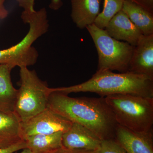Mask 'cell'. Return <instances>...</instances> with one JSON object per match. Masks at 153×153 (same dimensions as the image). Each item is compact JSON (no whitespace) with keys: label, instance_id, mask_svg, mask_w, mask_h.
Listing matches in <instances>:
<instances>
[{"label":"cell","instance_id":"cell-21","mask_svg":"<svg viewBox=\"0 0 153 153\" xmlns=\"http://www.w3.org/2000/svg\"><path fill=\"white\" fill-rule=\"evenodd\" d=\"M153 13V0H131Z\"/></svg>","mask_w":153,"mask_h":153},{"label":"cell","instance_id":"cell-7","mask_svg":"<svg viewBox=\"0 0 153 153\" xmlns=\"http://www.w3.org/2000/svg\"><path fill=\"white\" fill-rule=\"evenodd\" d=\"M72 123L47 107L26 121L20 122L22 137L38 134H49L67 131Z\"/></svg>","mask_w":153,"mask_h":153},{"label":"cell","instance_id":"cell-4","mask_svg":"<svg viewBox=\"0 0 153 153\" xmlns=\"http://www.w3.org/2000/svg\"><path fill=\"white\" fill-rule=\"evenodd\" d=\"M105 98L118 124L134 131L152 129L153 97L114 94Z\"/></svg>","mask_w":153,"mask_h":153},{"label":"cell","instance_id":"cell-11","mask_svg":"<svg viewBox=\"0 0 153 153\" xmlns=\"http://www.w3.org/2000/svg\"><path fill=\"white\" fill-rule=\"evenodd\" d=\"M104 30L112 38L133 47L143 35L122 10L113 17Z\"/></svg>","mask_w":153,"mask_h":153},{"label":"cell","instance_id":"cell-10","mask_svg":"<svg viewBox=\"0 0 153 153\" xmlns=\"http://www.w3.org/2000/svg\"><path fill=\"white\" fill-rule=\"evenodd\" d=\"M101 140L95 134L81 125L72 123L62 136L63 146L71 149L97 151Z\"/></svg>","mask_w":153,"mask_h":153},{"label":"cell","instance_id":"cell-13","mask_svg":"<svg viewBox=\"0 0 153 153\" xmlns=\"http://www.w3.org/2000/svg\"><path fill=\"white\" fill-rule=\"evenodd\" d=\"M20 121L13 112L0 111V148L9 147L24 141Z\"/></svg>","mask_w":153,"mask_h":153},{"label":"cell","instance_id":"cell-16","mask_svg":"<svg viewBox=\"0 0 153 153\" xmlns=\"http://www.w3.org/2000/svg\"><path fill=\"white\" fill-rule=\"evenodd\" d=\"M63 132L49 134H38L25 137L27 149L32 153H44L63 146Z\"/></svg>","mask_w":153,"mask_h":153},{"label":"cell","instance_id":"cell-8","mask_svg":"<svg viewBox=\"0 0 153 153\" xmlns=\"http://www.w3.org/2000/svg\"><path fill=\"white\" fill-rule=\"evenodd\" d=\"M128 71L145 75L153 81V34L143 35L134 47Z\"/></svg>","mask_w":153,"mask_h":153},{"label":"cell","instance_id":"cell-9","mask_svg":"<svg viewBox=\"0 0 153 153\" xmlns=\"http://www.w3.org/2000/svg\"><path fill=\"white\" fill-rule=\"evenodd\" d=\"M153 129L134 131L118 124L114 137L127 153H153Z\"/></svg>","mask_w":153,"mask_h":153},{"label":"cell","instance_id":"cell-3","mask_svg":"<svg viewBox=\"0 0 153 153\" xmlns=\"http://www.w3.org/2000/svg\"><path fill=\"white\" fill-rule=\"evenodd\" d=\"M21 18L25 24L30 25L29 32L18 44L7 49L0 50V64L21 68L33 66L37 62L38 52L32 45L49 30L47 10L43 8L33 13L23 11Z\"/></svg>","mask_w":153,"mask_h":153},{"label":"cell","instance_id":"cell-1","mask_svg":"<svg viewBox=\"0 0 153 153\" xmlns=\"http://www.w3.org/2000/svg\"><path fill=\"white\" fill-rule=\"evenodd\" d=\"M48 107L72 123L88 128L101 140L115 137L118 124L105 97L74 98L52 91Z\"/></svg>","mask_w":153,"mask_h":153},{"label":"cell","instance_id":"cell-14","mask_svg":"<svg viewBox=\"0 0 153 153\" xmlns=\"http://www.w3.org/2000/svg\"><path fill=\"white\" fill-rule=\"evenodd\" d=\"M122 10L144 36L153 34V13L131 0H125Z\"/></svg>","mask_w":153,"mask_h":153},{"label":"cell","instance_id":"cell-15","mask_svg":"<svg viewBox=\"0 0 153 153\" xmlns=\"http://www.w3.org/2000/svg\"><path fill=\"white\" fill-rule=\"evenodd\" d=\"M14 66L0 64V111L13 112L18 89L13 85L11 72Z\"/></svg>","mask_w":153,"mask_h":153},{"label":"cell","instance_id":"cell-2","mask_svg":"<svg viewBox=\"0 0 153 153\" xmlns=\"http://www.w3.org/2000/svg\"><path fill=\"white\" fill-rule=\"evenodd\" d=\"M65 94L78 92L97 94L102 97L128 94L153 97V81L143 74L130 71L116 73L109 70H97L87 81L68 87L52 88Z\"/></svg>","mask_w":153,"mask_h":153},{"label":"cell","instance_id":"cell-6","mask_svg":"<svg viewBox=\"0 0 153 153\" xmlns=\"http://www.w3.org/2000/svg\"><path fill=\"white\" fill-rule=\"evenodd\" d=\"M93 42L98 55L97 70L128 71L133 46L127 42L112 38L104 29L94 24L86 28Z\"/></svg>","mask_w":153,"mask_h":153},{"label":"cell","instance_id":"cell-12","mask_svg":"<svg viewBox=\"0 0 153 153\" xmlns=\"http://www.w3.org/2000/svg\"><path fill=\"white\" fill-rule=\"evenodd\" d=\"M101 0H71V17L76 27L83 29L93 25L100 13Z\"/></svg>","mask_w":153,"mask_h":153},{"label":"cell","instance_id":"cell-18","mask_svg":"<svg viewBox=\"0 0 153 153\" xmlns=\"http://www.w3.org/2000/svg\"><path fill=\"white\" fill-rule=\"evenodd\" d=\"M98 153H127L123 148L113 138L102 140Z\"/></svg>","mask_w":153,"mask_h":153},{"label":"cell","instance_id":"cell-19","mask_svg":"<svg viewBox=\"0 0 153 153\" xmlns=\"http://www.w3.org/2000/svg\"><path fill=\"white\" fill-rule=\"evenodd\" d=\"M19 7L24 9V12L30 13L35 11L34 8L36 0H16ZM62 0H51L49 8L54 10H59L63 6Z\"/></svg>","mask_w":153,"mask_h":153},{"label":"cell","instance_id":"cell-5","mask_svg":"<svg viewBox=\"0 0 153 153\" xmlns=\"http://www.w3.org/2000/svg\"><path fill=\"white\" fill-rule=\"evenodd\" d=\"M20 79L13 112L20 122L26 121L48 107L51 88L35 70L20 68Z\"/></svg>","mask_w":153,"mask_h":153},{"label":"cell","instance_id":"cell-23","mask_svg":"<svg viewBox=\"0 0 153 153\" xmlns=\"http://www.w3.org/2000/svg\"><path fill=\"white\" fill-rule=\"evenodd\" d=\"M20 153H32V152H31L30 151V149L26 148V149H23V151H22V152Z\"/></svg>","mask_w":153,"mask_h":153},{"label":"cell","instance_id":"cell-17","mask_svg":"<svg viewBox=\"0 0 153 153\" xmlns=\"http://www.w3.org/2000/svg\"><path fill=\"white\" fill-rule=\"evenodd\" d=\"M125 0H104L103 8L94 23L97 27L105 29L115 15L121 10Z\"/></svg>","mask_w":153,"mask_h":153},{"label":"cell","instance_id":"cell-22","mask_svg":"<svg viewBox=\"0 0 153 153\" xmlns=\"http://www.w3.org/2000/svg\"><path fill=\"white\" fill-rule=\"evenodd\" d=\"M6 0H0V19L3 20L6 19L9 15L8 11L4 6Z\"/></svg>","mask_w":153,"mask_h":153},{"label":"cell","instance_id":"cell-20","mask_svg":"<svg viewBox=\"0 0 153 153\" xmlns=\"http://www.w3.org/2000/svg\"><path fill=\"white\" fill-rule=\"evenodd\" d=\"M27 148V145L25 141L13 145L9 147L0 148V153H13L20 150Z\"/></svg>","mask_w":153,"mask_h":153}]
</instances>
